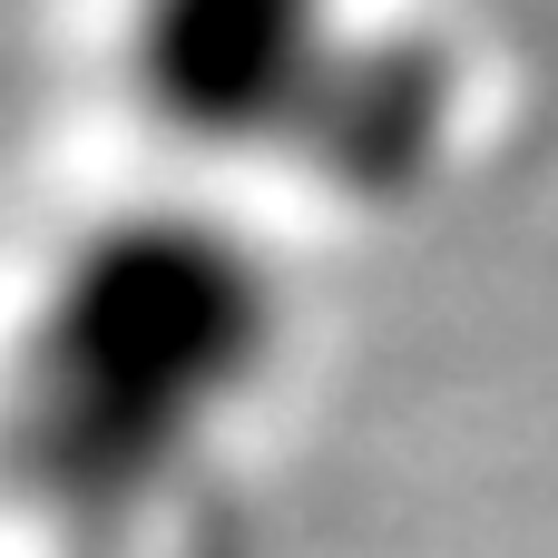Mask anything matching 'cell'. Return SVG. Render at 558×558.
I'll use <instances>...</instances> for the list:
<instances>
[{
    "label": "cell",
    "instance_id": "cell-1",
    "mask_svg": "<svg viewBox=\"0 0 558 558\" xmlns=\"http://www.w3.org/2000/svg\"><path fill=\"white\" fill-rule=\"evenodd\" d=\"M275 284L196 216H128L88 235L29 324L10 441L59 520L137 510L265 373Z\"/></svg>",
    "mask_w": 558,
    "mask_h": 558
},
{
    "label": "cell",
    "instance_id": "cell-2",
    "mask_svg": "<svg viewBox=\"0 0 558 558\" xmlns=\"http://www.w3.org/2000/svg\"><path fill=\"white\" fill-rule=\"evenodd\" d=\"M353 49L343 0H128V78L186 147H304Z\"/></svg>",
    "mask_w": 558,
    "mask_h": 558
}]
</instances>
